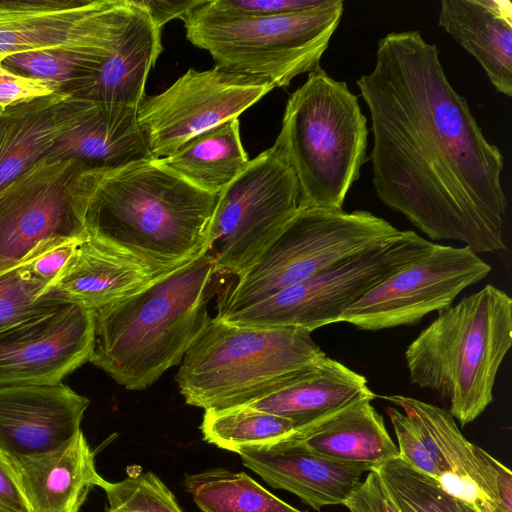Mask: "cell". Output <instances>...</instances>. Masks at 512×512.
<instances>
[{
  "mask_svg": "<svg viewBox=\"0 0 512 512\" xmlns=\"http://www.w3.org/2000/svg\"><path fill=\"white\" fill-rule=\"evenodd\" d=\"M356 84L370 114L368 160L381 202L433 241L506 250L504 157L451 85L437 46L419 31L390 32Z\"/></svg>",
  "mask_w": 512,
  "mask_h": 512,
  "instance_id": "1",
  "label": "cell"
},
{
  "mask_svg": "<svg viewBox=\"0 0 512 512\" xmlns=\"http://www.w3.org/2000/svg\"><path fill=\"white\" fill-rule=\"evenodd\" d=\"M87 234L129 254L159 275L205 252L217 195L153 160L86 168Z\"/></svg>",
  "mask_w": 512,
  "mask_h": 512,
  "instance_id": "2",
  "label": "cell"
},
{
  "mask_svg": "<svg viewBox=\"0 0 512 512\" xmlns=\"http://www.w3.org/2000/svg\"><path fill=\"white\" fill-rule=\"evenodd\" d=\"M214 262L206 252L141 291L95 310L89 362L128 390H143L182 361L211 317Z\"/></svg>",
  "mask_w": 512,
  "mask_h": 512,
  "instance_id": "3",
  "label": "cell"
},
{
  "mask_svg": "<svg viewBox=\"0 0 512 512\" xmlns=\"http://www.w3.org/2000/svg\"><path fill=\"white\" fill-rule=\"evenodd\" d=\"M437 313L405 351L409 378L448 403L464 426L493 401L499 367L512 345V299L488 284Z\"/></svg>",
  "mask_w": 512,
  "mask_h": 512,
  "instance_id": "4",
  "label": "cell"
},
{
  "mask_svg": "<svg viewBox=\"0 0 512 512\" xmlns=\"http://www.w3.org/2000/svg\"><path fill=\"white\" fill-rule=\"evenodd\" d=\"M367 118L347 83L324 69L289 97L273 147L292 168L299 208L343 210L367 156Z\"/></svg>",
  "mask_w": 512,
  "mask_h": 512,
  "instance_id": "5",
  "label": "cell"
},
{
  "mask_svg": "<svg viewBox=\"0 0 512 512\" xmlns=\"http://www.w3.org/2000/svg\"><path fill=\"white\" fill-rule=\"evenodd\" d=\"M324 355L307 330L247 327L214 317L186 352L175 381L186 404L227 409L278 391Z\"/></svg>",
  "mask_w": 512,
  "mask_h": 512,
  "instance_id": "6",
  "label": "cell"
},
{
  "mask_svg": "<svg viewBox=\"0 0 512 512\" xmlns=\"http://www.w3.org/2000/svg\"><path fill=\"white\" fill-rule=\"evenodd\" d=\"M344 12L341 0H323L299 12L266 17L206 18L189 13L186 38L215 65L261 78L274 88L320 67Z\"/></svg>",
  "mask_w": 512,
  "mask_h": 512,
  "instance_id": "7",
  "label": "cell"
},
{
  "mask_svg": "<svg viewBox=\"0 0 512 512\" xmlns=\"http://www.w3.org/2000/svg\"><path fill=\"white\" fill-rule=\"evenodd\" d=\"M399 232L365 210L299 208L237 282L222 293L217 315L252 306Z\"/></svg>",
  "mask_w": 512,
  "mask_h": 512,
  "instance_id": "8",
  "label": "cell"
},
{
  "mask_svg": "<svg viewBox=\"0 0 512 512\" xmlns=\"http://www.w3.org/2000/svg\"><path fill=\"white\" fill-rule=\"evenodd\" d=\"M434 245L412 230L400 231L252 306L215 318L247 327H296L312 332L340 322L342 314L363 295Z\"/></svg>",
  "mask_w": 512,
  "mask_h": 512,
  "instance_id": "9",
  "label": "cell"
},
{
  "mask_svg": "<svg viewBox=\"0 0 512 512\" xmlns=\"http://www.w3.org/2000/svg\"><path fill=\"white\" fill-rule=\"evenodd\" d=\"M299 209V187L272 146L249 160L218 194L205 252L218 275L240 276Z\"/></svg>",
  "mask_w": 512,
  "mask_h": 512,
  "instance_id": "10",
  "label": "cell"
},
{
  "mask_svg": "<svg viewBox=\"0 0 512 512\" xmlns=\"http://www.w3.org/2000/svg\"><path fill=\"white\" fill-rule=\"evenodd\" d=\"M87 167L47 154L0 188V274L48 240L87 237Z\"/></svg>",
  "mask_w": 512,
  "mask_h": 512,
  "instance_id": "11",
  "label": "cell"
},
{
  "mask_svg": "<svg viewBox=\"0 0 512 512\" xmlns=\"http://www.w3.org/2000/svg\"><path fill=\"white\" fill-rule=\"evenodd\" d=\"M274 86L214 66L189 69L163 92L144 99L137 120L153 159L169 156L191 138L238 116Z\"/></svg>",
  "mask_w": 512,
  "mask_h": 512,
  "instance_id": "12",
  "label": "cell"
},
{
  "mask_svg": "<svg viewBox=\"0 0 512 512\" xmlns=\"http://www.w3.org/2000/svg\"><path fill=\"white\" fill-rule=\"evenodd\" d=\"M491 266L468 246L435 244L423 257L387 277L341 316L360 330L417 325L483 280Z\"/></svg>",
  "mask_w": 512,
  "mask_h": 512,
  "instance_id": "13",
  "label": "cell"
},
{
  "mask_svg": "<svg viewBox=\"0 0 512 512\" xmlns=\"http://www.w3.org/2000/svg\"><path fill=\"white\" fill-rule=\"evenodd\" d=\"M130 8L129 0L0 1V57L58 50L106 58Z\"/></svg>",
  "mask_w": 512,
  "mask_h": 512,
  "instance_id": "14",
  "label": "cell"
},
{
  "mask_svg": "<svg viewBox=\"0 0 512 512\" xmlns=\"http://www.w3.org/2000/svg\"><path fill=\"white\" fill-rule=\"evenodd\" d=\"M93 310L69 304L0 332V387L54 384L89 357Z\"/></svg>",
  "mask_w": 512,
  "mask_h": 512,
  "instance_id": "15",
  "label": "cell"
},
{
  "mask_svg": "<svg viewBox=\"0 0 512 512\" xmlns=\"http://www.w3.org/2000/svg\"><path fill=\"white\" fill-rule=\"evenodd\" d=\"M88 405L62 382L0 387V452L29 458L65 446L82 431Z\"/></svg>",
  "mask_w": 512,
  "mask_h": 512,
  "instance_id": "16",
  "label": "cell"
},
{
  "mask_svg": "<svg viewBox=\"0 0 512 512\" xmlns=\"http://www.w3.org/2000/svg\"><path fill=\"white\" fill-rule=\"evenodd\" d=\"M244 466L275 489L293 493L320 510L343 505L369 471L322 457L291 434L272 444L241 449Z\"/></svg>",
  "mask_w": 512,
  "mask_h": 512,
  "instance_id": "17",
  "label": "cell"
},
{
  "mask_svg": "<svg viewBox=\"0 0 512 512\" xmlns=\"http://www.w3.org/2000/svg\"><path fill=\"white\" fill-rule=\"evenodd\" d=\"M98 102L60 90L0 113V188L46 156Z\"/></svg>",
  "mask_w": 512,
  "mask_h": 512,
  "instance_id": "18",
  "label": "cell"
},
{
  "mask_svg": "<svg viewBox=\"0 0 512 512\" xmlns=\"http://www.w3.org/2000/svg\"><path fill=\"white\" fill-rule=\"evenodd\" d=\"M158 276L137 258L88 235L43 294L95 311L141 291Z\"/></svg>",
  "mask_w": 512,
  "mask_h": 512,
  "instance_id": "19",
  "label": "cell"
},
{
  "mask_svg": "<svg viewBox=\"0 0 512 512\" xmlns=\"http://www.w3.org/2000/svg\"><path fill=\"white\" fill-rule=\"evenodd\" d=\"M94 458L81 431L55 451L7 459L29 512H79L90 490L99 487L103 479L96 470Z\"/></svg>",
  "mask_w": 512,
  "mask_h": 512,
  "instance_id": "20",
  "label": "cell"
},
{
  "mask_svg": "<svg viewBox=\"0 0 512 512\" xmlns=\"http://www.w3.org/2000/svg\"><path fill=\"white\" fill-rule=\"evenodd\" d=\"M113 52L95 76L69 91L75 96L137 108L144 100L145 84L163 47L161 30L135 0Z\"/></svg>",
  "mask_w": 512,
  "mask_h": 512,
  "instance_id": "21",
  "label": "cell"
},
{
  "mask_svg": "<svg viewBox=\"0 0 512 512\" xmlns=\"http://www.w3.org/2000/svg\"><path fill=\"white\" fill-rule=\"evenodd\" d=\"M438 23L477 60L493 87L511 97V1L442 0Z\"/></svg>",
  "mask_w": 512,
  "mask_h": 512,
  "instance_id": "22",
  "label": "cell"
},
{
  "mask_svg": "<svg viewBox=\"0 0 512 512\" xmlns=\"http://www.w3.org/2000/svg\"><path fill=\"white\" fill-rule=\"evenodd\" d=\"M375 397L363 375L324 355L283 388L247 406L287 418L298 430L351 403Z\"/></svg>",
  "mask_w": 512,
  "mask_h": 512,
  "instance_id": "23",
  "label": "cell"
},
{
  "mask_svg": "<svg viewBox=\"0 0 512 512\" xmlns=\"http://www.w3.org/2000/svg\"><path fill=\"white\" fill-rule=\"evenodd\" d=\"M371 401L358 400L291 435L322 457L375 470L399 453Z\"/></svg>",
  "mask_w": 512,
  "mask_h": 512,
  "instance_id": "24",
  "label": "cell"
},
{
  "mask_svg": "<svg viewBox=\"0 0 512 512\" xmlns=\"http://www.w3.org/2000/svg\"><path fill=\"white\" fill-rule=\"evenodd\" d=\"M386 399L415 419L437 445L448 467L438 482L449 495L477 512H501L490 497L477 446L464 437L448 410L409 396Z\"/></svg>",
  "mask_w": 512,
  "mask_h": 512,
  "instance_id": "25",
  "label": "cell"
},
{
  "mask_svg": "<svg viewBox=\"0 0 512 512\" xmlns=\"http://www.w3.org/2000/svg\"><path fill=\"white\" fill-rule=\"evenodd\" d=\"M137 110L98 102L87 119L59 140L48 154L74 158L89 168L103 170L135 161L153 160L137 120Z\"/></svg>",
  "mask_w": 512,
  "mask_h": 512,
  "instance_id": "26",
  "label": "cell"
},
{
  "mask_svg": "<svg viewBox=\"0 0 512 512\" xmlns=\"http://www.w3.org/2000/svg\"><path fill=\"white\" fill-rule=\"evenodd\" d=\"M155 160L195 187L217 196L249 162L238 118L191 138L169 156Z\"/></svg>",
  "mask_w": 512,
  "mask_h": 512,
  "instance_id": "27",
  "label": "cell"
},
{
  "mask_svg": "<svg viewBox=\"0 0 512 512\" xmlns=\"http://www.w3.org/2000/svg\"><path fill=\"white\" fill-rule=\"evenodd\" d=\"M183 484L202 512H305L279 499L244 472L209 469L185 475Z\"/></svg>",
  "mask_w": 512,
  "mask_h": 512,
  "instance_id": "28",
  "label": "cell"
},
{
  "mask_svg": "<svg viewBox=\"0 0 512 512\" xmlns=\"http://www.w3.org/2000/svg\"><path fill=\"white\" fill-rule=\"evenodd\" d=\"M203 440L238 453L241 449L276 443L295 431L287 418L244 405L205 410L200 424Z\"/></svg>",
  "mask_w": 512,
  "mask_h": 512,
  "instance_id": "29",
  "label": "cell"
},
{
  "mask_svg": "<svg viewBox=\"0 0 512 512\" xmlns=\"http://www.w3.org/2000/svg\"><path fill=\"white\" fill-rule=\"evenodd\" d=\"M398 512H459L457 500L437 479L399 456L375 469Z\"/></svg>",
  "mask_w": 512,
  "mask_h": 512,
  "instance_id": "30",
  "label": "cell"
},
{
  "mask_svg": "<svg viewBox=\"0 0 512 512\" xmlns=\"http://www.w3.org/2000/svg\"><path fill=\"white\" fill-rule=\"evenodd\" d=\"M47 284L33 276L24 264L0 274V332L69 305L43 294Z\"/></svg>",
  "mask_w": 512,
  "mask_h": 512,
  "instance_id": "31",
  "label": "cell"
},
{
  "mask_svg": "<svg viewBox=\"0 0 512 512\" xmlns=\"http://www.w3.org/2000/svg\"><path fill=\"white\" fill-rule=\"evenodd\" d=\"M106 58L58 50H37L5 57L3 63L30 76L59 83L62 90L92 79Z\"/></svg>",
  "mask_w": 512,
  "mask_h": 512,
  "instance_id": "32",
  "label": "cell"
},
{
  "mask_svg": "<svg viewBox=\"0 0 512 512\" xmlns=\"http://www.w3.org/2000/svg\"><path fill=\"white\" fill-rule=\"evenodd\" d=\"M109 509L115 512H182L174 494L152 472L130 475L118 482L102 479Z\"/></svg>",
  "mask_w": 512,
  "mask_h": 512,
  "instance_id": "33",
  "label": "cell"
},
{
  "mask_svg": "<svg viewBox=\"0 0 512 512\" xmlns=\"http://www.w3.org/2000/svg\"><path fill=\"white\" fill-rule=\"evenodd\" d=\"M386 412L395 431L401 459L437 480L448 472L437 445L415 419L395 407H388Z\"/></svg>",
  "mask_w": 512,
  "mask_h": 512,
  "instance_id": "34",
  "label": "cell"
},
{
  "mask_svg": "<svg viewBox=\"0 0 512 512\" xmlns=\"http://www.w3.org/2000/svg\"><path fill=\"white\" fill-rule=\"evenodd\" d=\"M62 90L59 83L19 74L0 63V109L29 102Z\"/></svg>",
  "mask_w": 512,
  "mask_h": 512,
  "instance_id": "35",
  "label": "cell"
},
{
  "mask_svg": "<svg viewBox=\"0 0 512 512\" xmlns=\"http://www.w3.org/2000/svg\"><path fill=\"white\" fill-rule=\"evenodd\" d=\"M85 238H55L48 240L40 244L22 264L27 267L33 276L48 286L65 267L77 245Z\"/></svg>",
  "mask_w": 512,
  "mask_h": 512,
  "instance_id": "36",
  "label": "cell"
},
{
  "mask_svg": "<svg viewBox=\"0 0 512 512\" xmlns=\"http://www.w3.org/2000/svg\"><path fill=\"white\" fill-rule=\"evenodd\" d=\"M343 505L349 512H398L374 470L368 472Z\"/></svg>",
  "mask_w": 512,
  "mask_h": 512,
  "instance_id": "37",
  "label": "cell"
},
{
  "mask_svg": "<svg viewBox=\"0 0 512 512\" xmlns=\"http://www.w3.org/2000/svg\"><path fill=\"white\" fill-rule=\"evenodd\" d=\"M0 512H29L15 472L2 452H0Z\"/></svg>",
  "mask_w": 512,
  "mask_h": 512,
  "instance_id": "38",
  "label": "cell"
},
{
  "mask_svg": "<svg viewBox=\"0 0 512 512\" xmlns=\"http://www.w3.org/2000/svg\"><path fill=\"white\" fill-rule=\"evenodd\" d=\"M151 17L154 24L161 30L172 19L182 21L202 0H135Z\"/></svg>",
  "mask_w": 512,
  "mask_h": 512,
  "instance_id": "39",
  "label": "cell"
},
{
  "mask_svg": "<svg viewBox=\"0 0 512 512\" xmlns=\"http://www.w3.org/2000/svg\"><path fill=\"white\" fill-rule=\"evenodd\" d=\"M457 504L459 512H477L473 507L462 501L457 500Z\"/></svg>",
  "mask_w": 512,
  "mask_h": 512,
  "instance_id": "40",
  "label": "cell"
},
{
  "mask_svg": "<svg viewBox=\"0 0 512 512\" xmlns=\"http://www.w3.org/2000/svg\"><path fill=\"white\" fill-rule=\"evenodd\" d=\"M4 61V59L2 57H0V63H2Z\"/></svg>",
  "mask_w": 512,
  "mask_h": 512,
  "instance_id": "41",
  "label": "cell"
},
{
  "mask_svg": "<svg viewBox=\"0 0 512 512\" xmlns=\"http://www.w3.org/2000/svg\"><path fill=\"white\" fill-rule=\"evenodd\" d=\"M106 512H112V511L108 509Z\"/></svg>",
  "mask_w": 512,
  "mask_h": 512,
  "instance_id": "42",
  "label": "cell"
},
{
  "mask_svg": "<svg viewBox=\"0 0 512 512\" xmlns=\"http://www.w3.org/2000/svg\"><path fill=\"white\" fill-rule=\"evenodd\" d=\"M109 510H111V509H109ZM111 511H112V512H115V511H113V510H111Z\"/></svg>",
  "mask_w": 512,
  "mask_h": 512,
  "instance_id": "43",
  "label": "cell"
},
{
  "mask_svg": "<svg viewBox=\"0 0 512 512\" xmlns=\"http://www.w3.org/2000/svg\"><path fill=\"white\" fill-rule=\"evenodd\" d=\"M2 110H3V109H0V113H1V111H2Z\"/></svg>",
  "mask_w": 512,
  "mask_h": 512,
  "instance_id": "44",
  "label": "cell"
}]
</instances>
